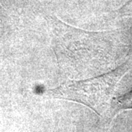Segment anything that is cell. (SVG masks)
I'll use <instances>...</instances> for the list:
<instances>
[{
  "label": "cell",
  "mask_w": 132,
  "mask_h": 132,
  "mask_svg": "<svg viewBox=\"0 0 132 132\" xmlns=\"http://www.w3.org/2000/svg\"><path fill=\"white\" fill-rule=\"evenodd\" d=\"M130 69L128 62L124 63L105 74L82 81L64 83L49 92L54 96L71 99L95 106L108 100L119 81Z\"/></svg>",
  "instance_id": "obj_1"
},
{
  "label": "cell",
  "mask_w": 132,
  "mask_h": 132,
  "mask_svg": "<svg viewBox=\"0 0 132 132\" xmlns=\"http://www.w3.org/2000/svg\"><path fill=\"white\" fill-rule=\"evenodd\" d=\"M118 102L122 108H132V91L119 98Z\"/></svg>",
  "instance_id": "obj_2"
}]
</instances>
